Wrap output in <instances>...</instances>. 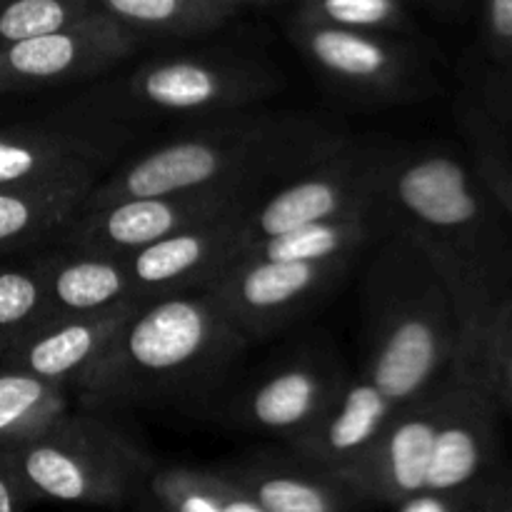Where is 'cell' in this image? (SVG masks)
<instances>
[{
    "label": "cell",
    "instance_id": "obj_1",
    "mask_svg": "<svg viewBox=\"0 0 512 512\" xmlns=\"http://www.w3.org/2000/svg\"><path fill=\"white\" fill-rule=\"evenodd\" d=\"M360 363L330 413L288 443L345 470L398 410L428 393L463 350L453 298L433 265L398 230L380 238L363 280Z\"/></svg>",
    "mask_w": 512,
    "mask_h": 512
},
{
    "label": "cell",
    "instance_id": "obj_2",
    "mask_svg": "<svg viewBox=\"0 0 512 512\" xmlns=\"http://www.w3.org/2000/svg\"><path fill=\"white\" fill-rule=\"evenodd\" d=\"M390 230L413 240L453 298L463 350L475 358L495 310L512 293L505 210L470 160L438 143L395 145L380 185Z\"/></svg>",
    "mask_w": 512,
    "mask_h": 512
},
{
    "label": "cell",
    "instance_id": "obj_3",
    "mask_svg": "<svg viewBox=\"0 0 512 512\" xmlns=\"http://www.w3.org/2000/svg\"><path fill=\"white\" fill-rule=\"evenodd\" d=\"M248 345L208 288L140 300L73 395L105 413L195 405L223 388Z\"/></svg>",
    "mask_w": 512,
    "mask_h": 512
},
{
    "label": "cell",
    "instance_id": "obj_4",
    "mask_svg": "<svg viewBox=\"0 0 512 512\" xmlns=\"http://www.w3.org/2000/svg\"><path fill=\"white\" fill-rule=\"evenodd\" d=\"M348 135L315 115L235 110L215 115L103 175L83 208L223 183H280Z\"/></svg>",
    "mask_w": 512,
    "mask_h": 512
},
{
    "label": "cell",
    "instance_id": "obj_5",
    "mask_svg": "<svg viewBox=\"0 0 512 512\" xmlns=\"http://www.w3.org/2000/svg\"><path fill=\"white\" fill-rule=\"evenodd\" d=\"M278 88L280 73L263 60L230 50H195L145 60L78 98L73 108L130 128L135 120H208L255 108Z\"/></svg>",
    "mask_w": 512,
    "mask_h": 512
},
{
    "label": "cell",
    "instance_id": "obj_6",
    "mask_svg": "<svg viewBox=\"0 0 512 512\" xmlns=\"http://www.w3.org/2000/svg\"><path fill=\"white\" fill-rule=\"evenodd\" d=\"M43 503L125 508L138 503L153 458L105 410H65L28 443L8 450Z\"/></svg>",
    "mask_w": 512,
    "mask_h": 512
},
{
    "label": "cell",
    "instance_id": "obj_7",
    "mask_svg": "<svg viewBox=\"0 0 512 512\" xmlns=\"http://www.w3.org/2000/svg\"><path fill=\"white\" fill-rule=\"evenodd\" d=\"M393 150V143L348 135L323 158L275 183L245 213L243 250L258 240L378 205Z\"/></svg>",
    "mask_w": 512,
    "mask_h": 512
},
{
    "label": "cell",
    "instance_id": "obj_8",
    "mask_svg": "<svg viewBox=\"0 0 512 512\" xmlns=\"http://www.w3.org/2000/svg\"><path fill=\"white\" fill-rule=\"evenodd\" d=\"M288 35L328 85L363 103H410L435 88L413 35L358 30L295 15Z\"/></svg>",
    "mask_w": 512,
    "mask_h": 512
},
{
    "label": "cell",
    "instance_id": "obj_9",
    "mask_svg": "<svg viewBox=\"0 0 512 512\" xmlns=\"http://www.w3.org/2000/svg\"><path fill=\"white\" fill-rule=\"evenodd\" d=\"M275 183H223L83 208L58 245L128 255L190 225L250 208Z\"/></svg>",
    "mask_w": 512,
    "mask_h": 512
},
{
    "label": "cell",
    "instance_id": "obj_10",
    "mask_svg": "<svg viewBox=\"0 0 512 512\" xmlns=\"http://www.w3.org/2000/svg\"><path fill=\"white\" fill-rule=\"evenodd\" d=\"M355 260V255L323 260L238 255L205 288L223 305L240 333L253 343L270 338L303 318L345 278Z\"/></svg>",
    "mask_w": 512,
    "mask_h": 512
},
{
    "label": "cell",
    "instance_id": "obj_11",
    "mask_svg": "<svg viewBox=\"0 0 512 512\" xmlns=\"http://www.w3.org/2000/svg\"><path fill=\"white\" fill-rule=\"evenodd\" d=\"M500 413L478 365L458 355L450 365L443 420L420 493L460 495L468 512H480L485 485L505 465L500 458Z\"/></svg>",
    "mask_w": 512,
    "mask_h": 512
},
{
    "label": "cell",
    "instance_id": "obj_12",
    "mask_svg": "<svg viewBox=\"0 0 512 512\" xmlns=\"http://www.w3.org/2000/svg\"><path fill=\"white\" fill-rule=\"evenodd\" d=\"M348 375L335 350H298L245 380L230 398L225 420L245 433L295 443L330 413Z\"/></svg>",
    "mask_w": 512,
    "mask_h": 512
},
{
    "label": "cell",
    "instance_id": "obj_13",
    "mask_svg": "<svg viewBox=\"0 0 512 512\" xmlns=\"http://www.w3.org/2000/svg\"><path fill=\"white\" fill-rule=\"evenodd\" d=\"M130 128L73 113L0 128V188L63 178H103Z\"/></svg>",
    "mask_w": 512,
    "mask_h": 512
},
{
    "label": "cell",
    "instance_id": "obj_14",
    "mask_svg": "<svg viewBox=\"0 0 512 512\" xmlns=\"http://www.w3.org/2000/svg\"><path fill=\"white\" fill-rule=\"evenodd\" d=\"M140 40L100 10L60 30L0 48V93L20 95L95 78L138 50Z\"/></svg>",
    "mask_w": 512,
    "mask_h": 512
},
{
    "label": "cell",
    "instance_id": "obj_15",
    "mask_svg": "<svg viewBox=\"0 0 512 512\" xmlns=\"http://www.w3.org/2000/svg\"><path fill=\"white\" fill-rule=\"evenodd\" d=\"M260 512H345L373 508L358 480L298 448L253 450L223 465Z\"/></svg>",
    "mask_w": 512,
    "mask_h": 512
},
{
    "label": "cell",
    "instance_id": "obj_16",
    "mask_svg": "<svg viewBox=\"0 0 512 512\" xmlns=\"http://www.w3.org/2000/svg\"><path fill=\"white\" fill-rule=\"evenodd\" d=\"M245 213L248 208L190 225L123 255L135 298L148 300L205 288L243 250Z\"/></svg>",
    "mask_w": 512,
    "mask_h": 512
},
{
    "label": "cell",
    "instance_id": "obj_17",
    "mask_svg": "<svg viewBox=\"0 0 512 512\" xmlns=\"http://www.w3.org/2000/svg\"><path fill=\"white\" fill-rule=\"evenodd\" d=\"M138 303L140 300H130L108 310L45 320L5 348L0 353V363L53 380L73 393Z\"/></svg>",
    "mask_w": 512,
    "mask_h": 512
},
{
    "label": "cell",
    "instance_id": "obj_18",
    "mask_svg": "<svg viewBox=\"0 0 512 512\" xmlns=\"http://www.w3.org/2000/svg\"><path fill=\"white\" fill-rule=\"evenodd\" d=\"M470 165L512 220V68L485 63L458 100Z\"/></svg>",
    "mask_w": 512,
    "mask_h": 512
},
{
    "label": "cell",
    "instance_id": "obj_19",
    "mask_svg": "<svg viewBox=\"0 0 512 512\" xmlns=\"http://www.w3.org/2000/svg\"><path fill=\"white\" fill-rule=\"evenodd\" d=\"M138 300L123 255L58 245L43 255L40 323L65 315L95 313Z\"/></svg>",
    "mask_w": 512,
    "mask_h": 512
},
{
    "label": "cell",
    "instance_id": "obj_20",
    "mask_svg": "<svg viewBox=\"0 0 512 512\" xmlns=\"http://www.w3.org/2000/svg\"><path fill=\"white\" fill-rule=\"evenodd\" d=\"M98 178H63L0 188V260L60 243Z\"/></svg>",
    "mask_w": 512,
    "mask_h": 512
},
{
    "label": "cell",
    "instance_id": "obj_21",
    "mask_svg": "<svg viewBox=\"0 0 512 512\" xmlns=\"http://www.w3.org/2000/svg\"><path fill=\"white\" fill-rule=\"evenodd\" d=\"M138 505L168 512H260L248 490L218 468L170 465L153 468Z\"/></svg>",
    "mask_w": 512,
    "mask_h": 512
},
{
    "label": "cell",
    "instance_id": "obj_22",
    "mask_svg": "<svg viewBox=\"0 0 512 512\" xmlns=\"http://www.w3.org/2000/svg\"><path fill=\"white\" fill-rule=\"evenodd\" d=\"M135 38H198L223 28L240 8L228 0H90Z\"/></svg>",
    "mask_w": 512,
    "mask_h": 512
},
{
    "label": "cell",
    "instance_id": "obj_23",
    "mask_svg": "<svg viewBox=\"0 0 512 512\" xmlns=\"http://www.w3.org/2000/svg\"><path fill=\"white\" fill-rule=\"evenodd\" d=\"M70 388L0 363V448L10 450L43 433L70 410Z\"/></svg>",
    "mask_w": 512,
    "mask_h": 512
},
{
    "label": "cell",
    "instance_id": "obj_24",
    "mask_svg": "<svg viewBox=\"0 0 512 512\" xmlns=\"http://www.w3.org/2000/svg\"><path fill=\"white\" fill-rule=\"evenodd\" d=\"M43 313V255L0 263V353L35 328Z\"/></svg>",
    "mask_w": 512,
    "mask_h": 512
},
{
    "label": "cell",
    "instance_id": "obj_25",
    "mask_svg": "<svg viewBox=\"0 0 512 512\" xmlns=\"http://www.w3.org/2000/svg\"><path fill=\"white\" fill-rule=\"evenodd\" d=\"M413 0H298L295 15L358 30L413 35Z\"/></svg>",
    "mask_w": 512,
    "mask_h": 512
},
{
    "label": "cell",
    "instance_id": "obj_26",
    "mask_svg": "<svg viewBox=\"0 0 512 512\" xmlns=\"http://www.w3.org/2000/svg\"><path fill=\"white\" fill-rule=\"evenodd\" d=\"M90 10V0H0V48L65 28Z\"/></svg>",
    "mask_w": 512,
    "mask_h": 512
},
{
    "label": "cell",
    "instance_id": "obj_27",
    "mask_svg": "<svg viewBox=\"0 0 512 512\" xmlns=\"http://www.w3.org/2000/svg\"><path fill=\"white\" fill-rule=\"evenodd\" d=\"M473 363L500 410L512 413V293L495 310Z\"/></svg>",
    "mask_w": 512,
    "mask_h": 512
},
{
    "label": "cell",
    "instance_id": "obj_28",
    "mask_svg": "<svg viewBox=\"0 0 512 512\" xmlns=\"http://www.w3.org/2000/svg\"><path fill=\"white\" fill-rule=\"evenodd\" d=\"M480 43L485 63L512 68V0H480Z\"/></svg>",
    "mask_w": 512,
    "mask_h": 512
},
{
    "label": "cell",
    "instance_id": "obj_29",
    "mask_svg": "<svg viewBox=\"0 0 512 512\" xmlns=\"http://www.w3.org/2000/svg\"><path fill=\"white\" fill-rule=\"evenodd\" d=\"M38 503L40 500L25 485L23 475L18 473L8 450L0 448V512H20Z\"/></svg>",
    "mask_w": 512,
    "mask_h": 512
},
{
    "label": "cell",
    "instance_id": "obj_30",
    "mask_svg": "<svg viewBox=\"0 0 512 512\" xmlns=\"http://www.w3.org/2000/svg\"><path fill=\"white\" fill-rule=\"evenodd\" d=\"M480 512H512V465H503L485 485Z\"/></svg>",
    "mask_w": 512,
    "mask_h": 512
},
{
    "label": "cell",
    "instance_id": "obj_31",
    "mask_svg": "<svg viewBox=\"0 0 512 512\" xmlns=\"http://www.w3.org/2000/svg\"><path fill=\"white\" fill-rule=\"evenodd\" d=\"M423 3L438 13H460L470 0H423Z\"/></svg>",
    "mask_w": 512,
    "mask_h": 512
},
{
    "label": "cell",
    "instance_id": "obj_32",
    "mask_svg": "<svg viewBox=\"0 0 512 512\" xmlns=\"http://www.w3.org/2000/svg\"><path fill=\"white\" fill-rule=\"evenodd\" d=\"M233 3L235 8H245V5H270V3H280V0H228Z\"/></svg>",
    "mask_w": 512,
    "mask_h": 512
}]
</instances>
